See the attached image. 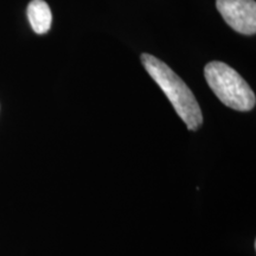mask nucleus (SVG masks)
Wrapping results in <instances>:
<instances>
[{"instance_id": "nucleus-4", "label": "nucleus", "mask_w": 256, "mask_h": 256, "mask_svg": "<svg viewBox=\"0 0 256 256\" xmlns=\"http://www.w3.org/2000/svg\"><path fill=\"white\" fill-rule=\"evenodd\" d=\"M26 12L32 30L37 34H44L50 30L52 14L49 5L44 0H31Z\"/></svg>"}, {"instance_id": "nucleus-2", "label": "nucleus", "mask_w": 256, "mask_h": 256, "mask_svg": "<svg viewBox=\"0 0 256 256\" xmlns=\"http://www.w3.org/2000/svg\"><path fill=\"white\" fill-rule=\"evenodd\" d=\"M208 84L226 107L238 112H249L255 107L254 92L242 76L228 64L210 62L204 68Z\"/></svg>"}, {"instance_id": "nucleus-3", "label": "nucleus", "mask_w": 256, "mask_h": 256, "mask_svg": "<svg viewBox=\"0 0 256 256\" xmlns=\"http://www.w3.org/2000/svg\"><path fill=\"white\" fill-rule=\"evenodd\" d=\"M216 8L232 30L247 36L255 34V0H216Z\"/></svg>"}, {"instance_id": "nucleus-1", "label": "nucleus", "mask_w": 256, "mask_h": 256, "mask_svg": "<svg viewBox=\"0 0 256 256\" xmlns=\"http://www.w3.org/2000/svg\"><path fill=\"white\" fill-rule=\"evenodd\" d=\"M142 66L150 76L162 88L166 98L171 102L180 119L190 130H197L203 124V115L200 104L185 82L168 64L150 55H142Z\"/></svg>"}]
</instances>
